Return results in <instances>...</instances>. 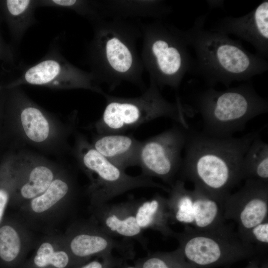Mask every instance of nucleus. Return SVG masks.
<instances>
[{"label": "nucleus", "mask_w": 268, "mask_h": 268, "mask_svg": "<svg viewBox=\"0 0 268 268\" xmlns=\"http://www.w3.org/2000/svg\"><path fill=\"white\" fill-rule=\"evenodd\" d=\"M196 104L203 132L218 137L233 136L249 121L268 111V101L257 93L250 81L222 91L209 87L199 94Z\"/></svg>", "instance_id": "obj_4"}, {"label": "nucleus", "mask_w": 268, "mask_h": 268, "mask_svg": "<svg viewBox=\"0 0 268 268\" xmlns=\"http://www.w3.org/2000/svg\"><path fill=\"white\" fill-rule=\"evenodd\" d=\"M35 243L21 219L4 217L0 224V264L7 268L21 267Z\"/></svg>", "instance_id": "obj_18"}, {"label": "nucleus", "mask_w": 268, "mask_h": 268, "mask_svg": "<svg viewBox=\"0 0 268 268\" xmlns=\"http://www.w3.org/2000/svg\"><path fill=\"white\" fill-rule=\"evenodd\" d=\"M140 54L144 67L159 87L178 89L191 68L192 57L189 47L176 27L155 21L141 26Z\"/></svg>", "instance_id": "obj_6"}, {"label": "nucleus", "mask_w": 268, "mask_h": 268, "mask_svg": "<svg viewBox=\"0 0 268 268\" xmlns=\"http://www.w3.org/2000/svg\"><path fill=\"white\" fill-rule=\"evenodd\" d=\"M75 193L72 177L61 171L43 193L19 207L21 220L27 226L49 223L71 205Z\"/></svg>", "instance_id": "obj_14"}, {"label": "nucleus", "mask_w": 268, "mask_h": 268, "mask_svg": "<svg viewBox=\"0 0 268 268\" xmlns=\"http://www.w3.org/2000/svg\"><path fill=\"white\" fill-rule=\"evenodd\" d=\"M243 268H260V266L258 261L252 260Z\"/></svg>", "instance_id": "obj_32"}, {"label": "nucleus", "mask_w": 268, "mask_h": 268, "mask_svg": "<svg viewBox=\"0 0 268 268\" xmlns=\"http://www.w3.org/2000/svg\"><path fill=\"white\" fill-rule=\"evenodd\" d=\"M141 142L130 134H98L91 145L105 158L125 171L138 166Z\"/></svg>", "instance_id": "obj_20"}, {"label": "nucleus", "mask_w": 268, "mask_h": 268, "mask_svg": "<svg viewBox=\"0 0 268 268\" xmlns=\"http://www.w3.org/2000/svg\"><path fill=\"white\" fill-rule=\"evenodd\" d=\"M67 247L77 266L91 260L118 252L125 260L134 257L133 244L118 240L104 230L93 219L71 224L64 234Z\"/></svg>", "instance_id": "obj_12"}, {"label": "nucleus", "mask_w": 268, "mask_h": 268, "mask_svg": "<svg viewBox=\"0 0 268 268\" xmlns=\"http://www.w3.org/2000/svg\"><path fill=\"white\" fill-rule=\"evenodd\" d=\"M18 116L22 136L34 145H46L58 135L56 127L48 114L22 92Z\"/></svg>", "instance_id": "obj_19"}, {"label": "nucleus", "mask_w": 268, "mask_h": 268, "mask_svg": "<svg viewBox=\"0 0 268 268\" xmlns=\"http://www.w3.org/2000/svg\"><path fill=\"white\" fill-rule=\"evenodd\" d=\"M91 218L104 230L116 238L136 240L143 247L147 241L135 216V200L117 203L90 205Z\"/></svg>", "instance_id": "obj_15"}, {"label": "nucleus", "mask_w": 268, "mask_h": 268, "mask_svg": "<svg viewBox=\"0 0 268 268\" xmlns=\"http://www.w3.org/2000/svg\"><path fill=\"white\" fill-rule=\"evenodd\" d=\"M177 124L171 128L141 141L138 165L142 175L156 177L171 186L181 167L187 131Z\"/></svg>", "instance_id": "obj_10"}, {"label": "nucleus", "mask_w": 268, "mask_h": 268, "mask_svg": "<svg viewBox=\"0 0 268 268\" xmlns=\"http://www.w3.org/2000/svg\"><path fill=\"white\" fill-rule=\"evenodd\" d=\"M76 157L90 180L87 194L90 205L108 202L128 191L139 188H169L142 175L133 176L109 161L97 151L82 136L78 137Z\"/></svg>", "instance_id": "obj_8"}, {"label": "nucleus", "mask_w": 268, "mask_h": 268, "mask_svg": "<svg viewBox=\"0 0 268 268\" xmlns=\"http://www.w3.org/2000/svg\"><path fill=\"white\" fill-rule=\"evenodd\" d=\"M248 241L255 246H268V220L254 227L250 231Z\"/></svg>", "instance_id": "obj_30"}, {"label": "nucleus", "mask_w": 268, "mask_h": 268, "mask_svg": "<svg viewBox=\"0 0 268 268\" xmlns=\"http://www.w3.org/2000/svg\"><path fill=\"white\" fill-rule=\"evenodd\" d=\"M258 135L257 131L239 137H218L189 129L180 179L188 180L194 187L225 201L243 180V158Z\"/></svg>", "instance_id": "obj_1"}, {"label": "nucleus", "mask_w": 268, "mask_h": 268, "mask_svg": "<svg viewBox=\"0 0 268 268\" xmlns=\"http://www.w3.org/2000/svg\"><path fill=\"white\" fill-rule=\"evenodd\" d=\"M16 169L0 176V224L3 220L7 207L13 192Z\"/></svg>", "instance_id": "obj_28"}, {"label": "nucleus", "mask_w": 268, "mask_h": 268, "mask_svg": "<svg viewBox=\"0 0 268 268\" xmlns=\"http://www.w3.org/2000/svg\"><path fill=\"white\" fill-rule=\"evenodd\" d=\"M212 30L235 35L251 43L257 54L268 58V0L242 16L223 18Z\"/></svg>", "instance_id": "obj_16"}, {"label": "nucleus", "mask_w": 268, "mask_h": 268, "mask_svg": "<svg viewBox=\"0 0 268 268\" xmlns=\"http://www.w3.org/2000/svg\"><path fill=\"white\" fill-rule=\"evenodd\" d=\"M268 183L246 179L240 190L225 200V220L233 221L240 236L248 242L251 230L268 220Z\"/></svg>", "instance_id": "obj_13"}, {"label": "nucleus", "mask_w": 268, "mask_h": 268, "mask_svg": "<svg viewBox=\"0 0 268 268\" xmlns=\"http://www.w3.org/2000/svg\"><path fill=\"white\" fill-rule=\"evenodd\" d=\"M38 6H48L72 10L94 22L103 18L98 2L77 0H38Z\"/></svg>", "instance_id": "obj_27"}, {"label": "nucleus", "mask_w": 268, "mask_h": 268, "mask_svg": "<svg viewBox=\"0 0 268 268\" xmlns=\"http://www.w3.org/2000/svg\"><path fill=\"white\" fill-rule=\"evenodd\" d=\"M134 265L138 268H194L177 248L171 252H157L138 259Z\"/></svg>", "instance_id": "obj_26"}, {"label": "nucleus", "mask_w": 268, "mask_h": 268, "mask_svg": "<svg viewBox=\"0 0 268 268\" xmlns=\"http://www.w3.org/2000/svg\"><path fill=\"white\" fill-rule=\"evenodd\" d=\"M136 222L143 230L151 229L165 237H173L175 233L170 227L167 198L156 194L149 199L135 200Z\"/></svg>", "instance_id": "obj_22"}, {"label": "nucleus", "mask_w": 268, "mask_h": 268, "mask_svg": "<svg viewBox=\"0 0 268 268\" xmlns=\"http://www.w3.org/2000/svg\"><path fill=\"white\" fill-rule=\"evenodd\" d=\"M6 6L16 22V35L22 39L26 31L36 22L34 10L38 0H7Z\"/></svg>", "instance_id": "obj_25"}, {"label": "nucleus", "mask_w": 268, "mask_h": 268, "mask_svg": "<svg viewBox=\"0 0 268 268\" xmlns=\"http://www.w3.org/2000/svg\"><path fill=\"white\" fill-rule=\"evenodd\" d=\"M120 267H121V268H138V267H137L135 265L131 266V265H129L126 264H123V265L122 264V265Z\"/></svg>", "instance_id": "obj_33"}, {"label": "nucleus", "mask_w": 268, "mask_h": 268, "mask_svg": "<svg viewBox=\"0 0 268 268\" xmlns=\"http://www.w3.org/2000/svg\"><path fill=\"white\" fill-rule=\"evenodd\" d=\"M178 249L194 268H213L251 258L257 249L230 225L206 230L184 227L175 233Z\"/></svg>", "instance_id": "obj_7"}, {"label": "nucleus", "mask_w": 268, "mask_h": 268, "mask_svg": "<svg viewBox=\"0 0 268 268\" xmlns=\"http://www.w3.org/2000/svg\"><path fill=\"white\" fill-rule=\"evenodd\" d=\"M206 17L204 14L196 18L187 30L176 28L178 34L195 53L189 73L201 77L209 87L221 83L229 88L234 81H249L268 70L266 59L249 52L240 41L205 29Z\"/></svg>", "instance_id": "obj_2"}, {"label": "nucleus", "mask_w": 268, "mask_h": 268, "mask_svg": "<svg viewBox=\"0 0 268 268\" xmlns=\"http://www.w3.org/2000/svg\"><path fill=\"white\" fill-rule=\"evenodd\" d=\"M20 83L59 89H84L101 94L104 92L90 73L67 61L55 50L22 73Z\"/></svg>", "instance_id": "obj_11"}, {"label": "nucleus", "mask_w": 268, "mask_h": 268, "mask_svg": "<svg viewBox=\"0 0 268 268\" xmlns=\"http://www.w3.org/2000/svg\"><path fill=\"white\" fill-rule=\"evenodd\" d=\"M100 3L103 15L109 14L112 18L146 15L161 18L169 13L170 7L161 0L110 1Z\"/></svg>", "instance_id": "obj_23"}, {"label": "nucleus", "mask_w": 268, "mask_h": 268, "mask_svg": "<svg viewBox=\"0 0 268 268\" xmlns=\"http://www.w3.org/2000/svg\"><path fill=\"white\" fill-rule=\"evenodd\" d=\"M243 179L268 183V144L259 135L251 142L242 160Z\"/></svg>", "instance_id": "obj_24"}, {"label": "nucleus", "mask_w": 268, "mask_h": 268, "mask_svg": "<svg viewBox=\"0 0 268 268\" xmlns=\"http://www.w3.org/2000/svg\"><path fill=\"white\" fill-rule=\"evenodd\" d=\"M168 193L170 221L199 231L215 229L225 224V201L196 187L189 190L181 179L175 180Z\"/></svg>", "instance_id": "obj_9"}, {"label": "nucleus", "mask_w": 268, "mask_h": 268, "mask_svg": "<svg viewBox=\"0 0 268 268\" xmlns=\"http://www.w3.org/2000/svg\"><path fill=\"white\" fill-rule=\"evenodd\" d=\"M60 172L44 162H21L15 170L10 205L19 207L43 193Z\"/></svg>", "instance_id": "obj_17"}, {"label": "nucleus", "mask_w": 268, "mask_h": 268, "mask_svg": "<svg viewBox=\"0 0 268 268\" xmlns=\"http://www.w3.org/2000/svg\"><path fill=\"white\" fill-rule=\"evenodd\" d=\"M123 261V258L109 254L95 257L94 260H90L75 268H116L120 267Z\"/></svg>", "instance_id": "obj_29"}, {"label": "nucleus", "mask_w": 268, "mask_h": 268, "mask_svg": "<svg viewBox=\"0 0 268 268\" xmlns=\"http://www.w3.org/2000/svg\"><path fill=\"white\" fill-rule=\"evenodd\" d=\"M224 1V0H207L206 3L210 9H213L214 8H222Z\"/></svg>", "instance_id": "obj_31"}, {"label": "nucleus", "mask_w": 268, "mask_h": 268, "mask_svg": "<svg viewBox=\"0 0 268 268\" xmlns=\"http://www.w3.org/2000/svg\"><path fill=\"white\" fill-rule=\"evenodd\" d=\"M31 257L20 268H75L78 266L66 245L64 234H49L36 242Z\"/></svg>", "instance_id": "obj_21"}, {"label": "nucleus", "mask_w": 268, "mask_h": 268, "mask_svg": "<svg viewBox=\"0 0 268 268\" xmlns=\"http://www.w3.org/2000/svg\"><path fill=\"white\" fill-rule=\"evenodd\" d=\"M260 268H268V263H264L262 265L260 266Z\"/></svg>", "instance_id": "obj_34"}, {"label": "nucleus", "mask_w": 268, "mask_h": 268, "mask_svg": "<svg viewBox=\"0 0 268 268\" xmlns=\"http://www.w3.org/2000/svg\"><path fill=\"white\" fill-rule=\"evenodd\" d=\"M105 106L94 127L98 134L123 133L165 117L189 129L185 114L187 110L179 97L174 103L167 100L156 84L150 80V85L140 96L127 98L104 93Z\"/></svg>", "instance_id": "obj_5"}, {"label": "nucleus", "mask_w": 268, "mask_h": 268, "mask_svg": "<svg viewBox=\"0 0 268 268\" xmlns=\"http://www.w3.org/2000/svg\"><path fill=\"white\" fill-rule=\"evenodd\" d=\"M94 22L87 58L95 83H105L110 91L124 82L143 88L144 68L136 47L141 31L121 18Z\"/></svg>", "instance_id": "obj_3"}]
</instances>
